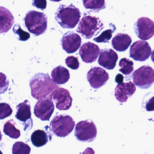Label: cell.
<instances>
[{
    "label": "cell",
    "instance_id": "277c9868",
    "mask_svg": "<svg viewBox=\"0 0 154 154\" xmlns=\"http://www.w3.org/2000/svg\"><path fill=\"white\" fill-rule=\"evenodd\" d=\"M104 28V24L99 18L88 15L80 20L77 31L84 38L90 39L98 35Z\"/></svg>",
    "mask_w": 154,
    "mask_h": 154
},
{
    "label": "cell",
    "instance_id": "7402d4cb",
    "mask_svg": "<svg viewBox=\"0 0 154 154\" xmlns=\"http://www.w3.org/2000/svg\"><path fill=\"white\" fill-rule=\"evenodd\" d=\"M15 122L13 119L7 121L4 125L3 132L5 135L14 139H17L20 136V131L16 128Z\"/></svg>",
    "mask_w": 154,
    "mask_h": 154
},
{
    "label": "cell",
    "instance_id": "f1b7e54d",
    "mask_svg": "<svg viewBox=\"0 0 154 154\" xmlns=\"http://www.w3.org/2000/svg\"><path fill=\"white\" fill-rule=\"evenodd\" d=\"M65 62L69 68L73 70H77L79 68L80 63L78 57L70 56L66 58Z\"/></svg>",
    "mask_w": 154,
    "mask_h": 154
},
{
    "label": "cell",
    "instance_id": "836d02e7",
    "mask_svg": "<svg viewBox=\"0 0 154 154\" xmlns=\"http://www.w3.org/2000/svg\"><path fill=\"white\" fill-rule=\"evenodd\" d=\"M50 1H52V2H60V1H62V0H50Z\"/></svg>",
    "mask_w": 154,
    "mask_h": 154
},
{
    "label": "cell",
    "instance_id": "8992f818",
    "mask_svg": "<svg viewBox=\"0 0 154 154\" xmlns=\"http://www.w3.org/2000/svg\"><path fill=\"white\" fill-rule=\"evenodd\" d=\"M97 130L91 120H84L78 123L75 128V136L78 141L91 142L96 137Z\"/></svg>",
    "mask_w": 154,
    "mask_h": 154
},
{
    "label": "cell",
    "instance_id": "5b68a950",
    "mask_svg": "<svg viewBox=\"0 0 154 154\" xmlns=\"http://www.w3.org/2000/svg\"><path fill=\"white\" fill-rule=\"evenodd\" d=\"M75 125V121L68 115H57L50 123L52 131L54 134L61 137L68 135L73 131Z\"/></svg>",
    "mask_w": 154,
    "mask_h": 154
},
{
    "label": "cell",
    "instance_id": "ffe728a7",
    "mask_svg": "<svg viewBox=\"0 0 154 154\" xmlns=\"http://www.w3.org/2000/svg\"><path fill=\"white\" fill-rule=\"evenodd\" d=\"M52 80L55 83L62 85L67 83L70 78L69 71L67 69L61 66L54 68L51 72Z\"/></svg>",
    "mask_w": 154,
    "mask_h": 154
},
{
    "label": "cell",
    "instance_id": "6da1fadb",
    "mask_svg": "<svg viewBox=\"0 0 154 154\" xmlns=\"http://www.w3.org/2000/svg\"><path fill=\"white\" fill-rule=\"evenodd\" d=\"M31 95L38 100L42 99H52L54 91L58 86L51 79L49 75L44 73H38L30 80Z\"/></svg>",
    "mask_w": 154,
    "mask_h": 154
},
{
    "label": "cell",
    "instance_id": "d6986e66",
    "mask_svg": "<svg viewBox=\"0 0 154 154\" xmlns=\"http://www.w3.org/2000/svg\"><path fill=\"white\" fill-rule=\"evenodd\" d=\"M132 42V38L128 34L118 33L113 38L112 45L117 51L123 52L128 48Z\"/></svg>",
    "mask_w": 154,
    "mask_h": 154
},
{
    "label": "cell",
    "instance_id": "484cf974",
    "mask_svg": "<svg viewBox=\"0 0 154 154\" xmlns=\"http://www.w3.org/2000/svg\"><path fill=\"white\" fill-rule=\"evenodd\" d=\"M13 31L14 34H17L19 36L18 39L22 41H26L28 40L30 37L29 32L24 31L21 29L20 26L19 24H16L14 26Z\"/></svg>",
    "mask_w": 154,
    "mask_h": 154
},
{
    "label": "cell",
    "instance_id": "83f0119b",
    "mask_svg": "<svg viewBox=\"0 0 154 154\" xmlns=\"http://www.w3.org/2000/svg\"><path fill=\"white\" fill-rule=\"evenodd\" d=\"M13 110L9 104L0 103V119H3L10 116L12 114Z\"/></svg>",
    "mask_w": 154,
    "mask_h": 154
},
{
    "label": "cell",
    "instance_id": "3957f363",
    "mask_svg": "<svg viewBox=\"0 0 154 154\" xmlns=\"http://www.w3.org/2000/svg\"><path fill=\"white\" fill-rule=\"evenodd\" d=\"M24 21L29 31L35 36L43 34L47 30V17L43 13L35 11H29L25 15Z\"/></svg>",
    "mask_w": 154,
    "mask_h": 154
},
{
    "label": "cell",
    "instance_id": "5bb4252c",
    "mask_svg": "<svg viewBox=\"0 0 154 154\" xmlns=\"http://www.w3.org/2000/svg\"><path fill=\"white\" fill-rule=\"evenodd\" d=\"M100 52L99 46L91 42L82 44L79 50V55L83 62L92 63L97 59Z\"/></svg>",
    "mask_w": 154,
    "mask_h": 154
},
{
    "label": "cell",
    "instance_id": "e575fe53",
    "mask_svg": "<svg viewBox=\"0 0 154 154\" xmlns=\"http://www.w3.org/2000/svg\"><path fill=\"white\" fill-rule=\"evenodd\" d=\"M2 133H1V130H0V141L2 140Z\"/></svg>",
    "mask_w": 154,
    "mask_h": 154
},
{
    "label": "cell",
    "instance_id": "9c48e42d",
    "mask_svg": "<svg viewBox=\"0 0 154 154\" xmlns=\"http://www.w3.org/2000/svg\"><path fill=\"white\" fill-rule=\"evenodd\" d=\"M152 51L149 43L143 40H138L130 48V57L136 61H145L149 59Z\"/></svg>",
    "mask_w": 154,
    "mask_h": 154
},
{
    "label": "cell",
    "instance_id": "ba28073f",
    "mask_svg": "<svg viewBox=\"0 0 154 154\" xmlns=\"http://www.w3.org/2000/svg\"><path fill=\"white\" fill-rule=\"evenodd\" d=\"M134 29L139 38L143 40L150 39L154 36L153 21L147 17H141L135 23Z\"/></svg>",
    "mask_w": 154,
    "mask_h": 154
},
{
    "label": "cell",
    "instance_id": "4316f807",
    "mask_svg": "<svg viewBox=\"0 0 154 154\" xmlns=\"http://www.w3.org/2000/svg\"><path fill=\"white\" fill-rule=\"evenodd\" d=\"M114 30L109 29L106 30L103 32L99 37L95 38L93 39L94 41L98 43H106V42H109V41L111 39L112 37V34Z\"/></svg>",
    "mask_w": 154,
    "mask_h": 154
},
{
    "label": "cell",
    "instance_id": "8fae6325",
    "mask_svg": "<svg viewBox=\"0 0 154 154\" xmlns=\"http://www.w3.org/2000/svg\"><path fill=\"white\" fill-rule=\"evenodd\" d=\"M87 79L92 88L98 89L106 83L109 79V75L102 68L95 67L88 71Z\"/></svg>",
    "mask_w": 154,
    "mask_h": 154
},
{
    "label": "cell",
    "instance_id": "d590c367",
    "mask_svg": "<svg viewBox=\"0 0 154 154\" xmlns=\"http://www.w3.org/2000/svg\"><path fill=\"white\" fill-rule=\"evenodd\" d=\"M0 154H3L2 153V152H1V150H0Z\"/></svg>",
    "mask_w": 154,
    "mask_h": 154
},
{
    "label": "cell",
    "instance_id": "44dd1931",
    "mask_svg": "<svg viewBox=\"0 0 154 154\" xmlns=\"http://www.w3.org/2000/svg\"><path fill=\"white\" fill-rule=\"evenodd\" d=\"M31 141L33 146L37 147H41L48 143V136L44 130H36L33 132L31 136Z\"/></svg>",
    "mask_w": 154,
    "mask_h": 154
},
{
    "label": "cell",
    "instance_id": "603a6c76",
    "mask_svg": "<svg viewBox=\"0 0 154 154\" xmlns=\"http://www.w3.org/2000/svg\"><path fill=\"white\" fill-rule=\"evenodd\" d=\"M119 66L121 67L119 71L126 75H130L134 71V62L126 58L121 59Z\"/></svg>",
    "mask_w": 154,
    "mask_h": 154
},
{
    "label": "cell",
    "instance_id": "f546056e",
    "mask_svg": "<svg viewBox=\"0 0 154 154\" xmlns=\"http://www.w3.org/2000/svg\"><path fill=\"white\" fill-rule=\"evenodd\" d=\"M9 82L5 74L0 73V95L4 93L8 88Z\"/></svg>",
    "mask_w": 154,
    "mask_h": 154
},
{
    "label": "cell",
    "instance_id": "1f68e13d",
    "mask_svg": "<svg viewBox=\"0 0 154 154\" xmlns=\"http://www.w3.org/2000/svg\"><path fill=\"white\" fill-rule=\"evenodd\" d=\"M124 77L121 74H118L115 78V82L118 84L123 83Z\"/></svg>",
    "mask_w": 154,
    "mask_h": 154
},
{
    "label": "cell",
    "instance_id": "9a60e30c",
    "mask_svg": "<svg viewBox=\"0 0 154 154\" xmlns=\"http://www.w3.org/2000/svg\"><path fill=\"white\" fill-rule=\"evenodd\" d=\"M98 62L104 68L112 70L116 65L118 57L117 53L111 49L105 48L101 50Z\"/></svg>",
    "mask_w": 154,
    "mask_h": 154
},
{
    "label": "cell",
    "instance_id": "4dcf8cb0",
    "mask_svg": "<svg viewBox=\"0 0 154 154\" xmlns=\"http://www.w3.org/2000/svg\"><path fill=\"white\" fill-rule=\"evenodd\" d=\"M32 5L38 9L44 10L47 7L46 0H33Z\"/></svg>",
    "mask_w": 154,
    "mask_h": 154
},
{
    "label": "cell",
    "instance_id": "d6a6232c",
    "mask_svg": "<svg viewBox=\"0 0 154 154\" xmlns=\"http://www.w3.org/2000/svg\"><path fill=\"white\" fill-rule=\"evenodd\" d=\"M81 154H95V151L92 148L88 147Z\"/></svg>",
    "mask_w": 154,
    "mask_h": 154
},
{
    "label": "cell",
    "instance_id": "e0dca14e",
    "mask_svg": "<svg viewBox=\"0 0 154 154\" xmlns=\"http://www.w3.org/2000/svg\"><path fill=\"white\" fill-rule=\"evenodd\" d=\"M136 91L135 84L130 81L118 84L115 89V97L121 103H124L131 97Z\"/></svg>",
    "mask_w": 154,
    "mask_h": 154
},
{
    "label": "cell",
    "instance_id": "30bf717a",
    "mask_svg": "<svg viewBox=\"0 0 154 154\" xmlns=\"http://www.w3.org/2000/svg\"><path fill=\"white\" fill-rule=\"evenodd\" d=\"M52 99L55 102L56 107L60 110H68L71 107L72 98L68 90L58 88L53 91Z\"/></svg>",
    "mask_w": 154,
    "mask_h": 154
},
{
    "label": "cell",
    "instance_id": "52a82bcc",
    "mask_svg": "<svg viewBox=\"0 0 154 154\" xmlns=\"http://www.w3.org/2000/svg\"><path fill=\"white\" fill-rule=\"evenodd\" d=\"M154 69L149 66H143L133 73V81L137 87L146 89L151 88L154 81Z\"/></svg>",
    "mask_w": 154,
    "mask_h": 154
},
{
    "label": "cell",
    "instance_id": "ac0fdd59",
    "mask_svg": "<svg viewBox=\"0 0 154 154\" xmlns=\"http://www.w3.org/2000/svg\"><path fill=\"white\" fill-rule=\"evenodd\" d=\"M14 23V17L8 9L0 6V34L9 31Z\"/></svg>",
    "mask_w": 154,
    "mask_h": 154
},
{
    "label": "cell",
    "instance_id": "cb8c5ba5",
    "mask_svg": "<svg viewBox=\"0 0 154 154\" xmlns=\"http://www.w3.org/2000/svg\"><path fill=\"white\" fill-rule=\"evenodd\" d=\"M83 2L86 9L99 11L105 8V0H83Z\"/></svg>",
    "mask_w": 154,
    "mask_h": 154
},
{
    "label": "cell",
    "instance_id": "2e32d148",
    "mask_svg": "<svg viewBox=\"0 0 154 154\" xmlns=\"http://www.w3.org/2000/svg\"><path fill=\"white\" fill-rule=\"evenodd\" d=\"M16 115L15 117L17 119L23 122L25 127L24 130L28 127H32V119H31V112L30 103L28 100H25L22 103L16 106Z\"/></svg>",
    "mask_w": 154,
    "mask_h": 154
},
{
    "label": "cell",
    "instance_id": "4fadbf2b",
    "mask_svg": "<svg viewBox=\"0 0 154 154\" xmlns=\"http://www.w3.org/2000/svg\"><path fill=\"white\" fill-rule=\"evenodd\" d=\"M81 38L73 31H68L63 35L61 40L62 48L68 54L76 52L80 48Z\"/></svg>",
    "mask_w": 154,
    "mask_h": 154
},
{
    "label": "cell",
    "instance_id": "7c38bea8",
    "mask_svg": "<svg viewBox=\"0 0 154 154\" xmlns=\"http://www.w3.org/2000/svg\"><path fill=\"white\" fill-rule=\"evenodd\" d=\"M54 110V105L49 99L40 100L34 108V114L42 121H49Z\"/></svg>",
    "mask_w": 154,
    "mask_h": 154
},
{
    "label": "cell",
    "instance_id": "d4e9b609",
    "mask_svg": "<svg viewBox=\"0 0 154 154\" xmlns=\"http://www.w3.org/2000/svg\"><path fill=\"white\" fill-rule=\"evenodd\" d=\"M12 151L13 154H30L31 148L23 142H17L13 146Z\"/></svg>",
    "mask_w": 154,
    "mask_h": 154
},
{
    "label": "cell",
    "instance_id": "7a4b0ae2",
    "mask_svg": "<svg viewBox=\"0 0 154 154\" xmlns=\"http://www.w3.org/2000/svg\"><path fill=\"white\" fill-rule=\"evenodd\" d=\"M81 13L78 8L71 5H61L55 13L56 21L63 29H73L79 22Z\"/></svg>",
    "mask_w": 154,
    "mask_h": 154
}]
</instances>
